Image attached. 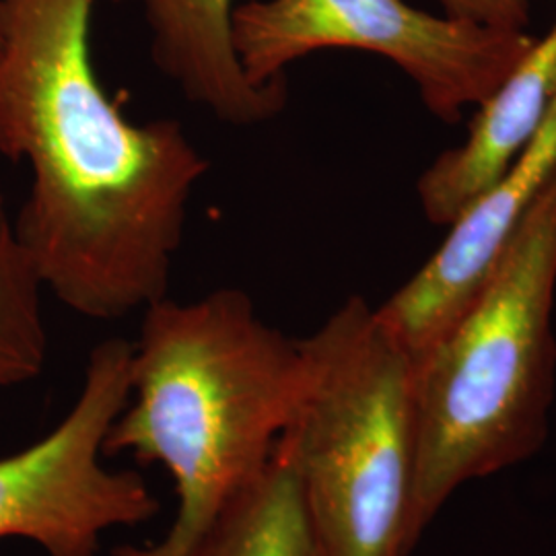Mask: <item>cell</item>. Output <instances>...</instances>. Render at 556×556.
Wrapping results in <instances>:
<instances>
[{"mask_svg": "<svg viewBox=\"0 0 556 556\" xmlns=\"http://www.w3.org/2000/svg\"><path fill=\"white\" fill-rule=\"evenodd\" d=\"M305 378L280 447L324 556H410L415 361L363 298L299 340Z\"/></svg>", "mask_w": 556, "mask_h": 556, "instance_id": "4", "label": "cell"}, {"mask_svg": "<svg viewBox=\"0 0 556 556\" xmlns=\"http://www.w3.org/2000/svg\"><path fill=\"white\" fill-rule=\"evenodd\" d=\"M142 9L151 59L179 93L223 124L248 128L277 118L287 79L258 87L233 46V15L243 0H112Z\"/></svg>", "mask_w": 556, "mask_h": 556, "instance_id": "8", "label": "cell"}, {"mask_svg": "<svg viewBox=\"0 0 556 556\" xmlns=\"http://www.w3.org/2000/svg\"><path fill=\"white\" fill-rule=\"evenodd\" d=\"M303 378L301 342L262 319L241 289L149 305L132 342L130 400L103 452L163 466L178 511L161 542L114 555H190L273 462Z\"/></svg>", "mask_w": 556, "mask_h": 556, "instance_id": "2", "label": "cell"}, {"mask_svg": "<svg viewBox=\"0 0 556 556\" xmlns=\"http://www.w3.org/2000/svg\"><path fill=\"white\" fill-rule=\"evenodd\" d=\"M556 169V100L503 176L450 225V236L415 277L376 307L415 363L470 309L517 223Z\"/></svg>", "mask_w": 556, "mask_h": 556, "instance_id": "7", "label": "cell"}, {"mask_svg": "<svg viewBox=\"0 0 556 556\" xmlns=\"http://www.w3.org/2000/svg\"><path fill=\"white\" fill-rule=\"evenodd\" d=\"M98 0H0V155L31 184L15 225L41 282L83 318L167 298L208 160L178 119H130L93 60Z\"/></svg>", "mask_w": 556, "mask_h": 556, "instance_id": "1", "label": "cell"}, {"mask_svg": "<svg viewBox=\"0 0 556 556\" xmlns=\"http://www.w3.org/2000/svg\"><path fill=\"white\" fill-rule=\"evenodd\" d=\"M443 13L501 31H526L530 25V0H438Z\"/></svg>", "mask_w": 556, "mask_h": 556, "instance_id": "12", "label": "cell"}, {"mask_svg": "<svg viewBox=\"0 0 556 556\" xmlns=\"http://www.w3.org/2000/svg\"><path fill=\"white\" fill-rule=\"evenodd\" d=\"M556 100V21L478 108L466 140L433 161L418 179V200L433 225H454L516 160Z\"/></svg>", "mask_w": 556, "mask_h": 556, "instance_id": "9", "label": "cell"}, {"mask_svg": "<svg viewBox=\"0 0 556 556\" xmlns=\"http://www.w3.org/2000/svg\"><path fill=\"white\" fill-rule=\"evenodd\" d=\"M38 266L0 197V390L40 378L48 361Z\"/></svg>", "mask_w": 556, "mask_h": 556, "instance_id": "11", "label": "cell"}, {"mask_svg": "<svg viewBox=\"0 0 556 556\" xmlns=\"http://www.w3.org/2000/svg\"><path fill=\"white\" fill-rule=\"evenodd\" d=\"M556 169L470 309L415 363L420 540L457 489L544 445L556 386Z\"/></svg>", "mask_w": 556, "mask_h": 556, "instance_id": "3", "label": "cell"}, {"mask_svg": "<svg viewBox=\"0 0 556 556\" xmlns=\"http://www.w3.org/2000/svg\"><path fill=\"white\" fill-rule=\"evenodd\" d=\"M188 556H324L280 443L264 475L223 509Z\"/></svg>", "mask_w": 556, "mask_h": 556, "instance_id": "10", "label": "cell"}, {"mask_svg": "<svg viewBox=\"0 0 556 556\" xmlns=\"http://www.w3.org/2000/svg\"><path fill=\"white\" fill-rule=\"evenodd\" d=\"M130 369L132 342H100L66 417L29 447L0 457V540H29L46 556H98L110 530L160 514L140 475L103 464L105 438L130 400Z\"/></svg>", "mask_w": 556, "mask_h": 556, "instance_id": "6", "label": "cell"}, {"mask_svg": "<svg viewBox=\"0 0 556 556\" xmlns=\"http://www.w3.org/2000/svg\"><path fill=\"white\" fill-rule=\"evenodd\" d=\"M532 43L528 31L439 17L406 0H243L233 15L236 54L254 85L285 80L287 66L318 50H361L394 62L445 122L491 100Z\"/></svg>", "mask_w": 556, "mask_h": 556, "instance_id": "5", "label": "cell"}]
</instances>
